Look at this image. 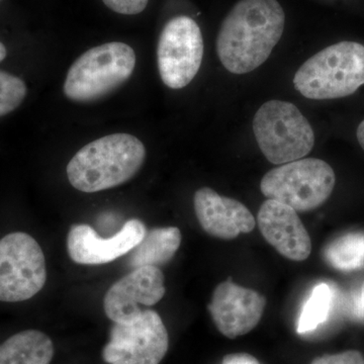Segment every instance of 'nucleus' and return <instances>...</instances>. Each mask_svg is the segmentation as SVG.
I'll return each instance as SVG.
<instances>
[{"instance_id":"f257e3e1","label":"nucleus","mask_w":364,"mask_h":364,"mask_svg":"<svg viewBox=\"0 0 364 364\" xmlns=\"http://www.w3.org/2000/svg\"><path fill=\"white\" fill-rule=\"evenodd\" d=\"M284 23L277 0H239L218 33L215 49L223 66L246 74L262 65L282 39Z\"/></svg>"},{"instance_id":"f03ea898","label":"nucleus","mask_w":364,"mask_h":364,"mask_svg":"<svg viewBox=\"0 0 364 364\" xmlns=\"http://www.w3.org/2000/svg\"><path fill=\"white\" fill-rule=\"evenodd\" d=\"M145 159V146L136 136L112 134L81 148L67 165V177L77 191L98 193L131 181Z\"/></svg>"},{"instance_id":"7ed1b4c3","label":"nucleus","mask_w":364,"mask_h":364,"mask_svg":"<svg viewBox=\"0 0 364 364\" xmlns=\"http://www.w3.org/2000/svg\"><path fill=\"white\" fill-rule=\"evenodd\" d=\"M364 85V46L337 43L311 57L294 77V85L310 100L348 97Z\"/></svg>"},{"instance_id":"20e7f679","label":"nucleus","mask_w":364,"mask_h":364,"mask_svg":"<svg viewBox=\"0 0 364 364\" xmlns=\"http://www.w3.org/2000/svg\"><path fill=\"white\" fill-rule=\"evenodd\" d=\"M135 66L136 53L124 43L91 48L69 68L64 93L73 102H95L127 82Z\"/></svg>"},{"instance_id":"39448f33","label":"nucleus","mask_w":364,"mask_h":364,"mask_svg":"<svg viewBox=\"0 0 364 364\" xmlns=\"http://www.w3.org/2000/svg\"><path fill=\"white\" fill-rule=\"evenodd\" d=\"M253 132L261 152L275 165L303 159L315 145L312 126L296 105L269 100L253 119Z\"/></svg>"},{"instance_id":"423d86ee","label":"nucleus","mask_w":364,"mask_h":364,"mask_svg":"<svg viewBox=\"0 0 364 364\" xmlns=\"http://www.w3.org/2000/svg\"><path fill=\"white\" fill-rule=\"evenodd\" d=\"M336 177L327 162L316 158L296 160L268 171L260 182L261 193L296 212H310L332 195Z\"/></svg>"},{"instance_id":"0eeeda50","label":"nucleus","mask_w":364,"mask_h":364,"mask_svg":"<svg viewBox=\"0 0 364 364\" xmlns=\"http://www.w3.org/2000/svg\"><path fill=\"white\" fill-rule=\"evenodd\" d=\"M46 280L44 252L31 235L16 232L0 240V301L32 299Z\"/></svg>"},{"instance_id":"6e6552de","label":"nucleus","mask_w":364,"mask_h":364,"mask_svg":"<svg viewBox=\"0 0 364 364\" xmlns=\"http://www.w3.org/2000/svg\"><path fill=\"white\" fill-rule=\"evenodd\" d=\"M203 57V39L200 26L188 16L167 21L160 33L157 63L160 77L172 90L188 86L196 77Z\"/></svg>"},{"instance_id":"1a4fd4ad","label":"nucleus","mask_w":364,"mask_h":364,"mask_svg":"<svg viewBox=\"0 0 364 364\" xmlns=\"http://www.w3.org/2000/svg\"><path fill=\"white\" fill-rule=\"evenodd\" d=\"M168 348V332L161 317L145 310L130 323H114L102 356L109 364H160Z\"/></svg>"},{"instance_id":"9d476101","label":"nucleus","mask_w":364,"mask_h":364,"mask_svg":"<svg viewBox=\"0 0 364 364\" xmlns=\"http://www.w3.org/2000/svg\"><path fill=\"white\" fill-rule=\"evenodd\" d=\"M164 275L156 267H142L117 280L104 299L105 315L117 324L136 320L143 313L141 306L156 305L166 293Z\"/></svg>"},{"instance_id":"9b49d317","label":"nucleus","mask_w":364,"mask_h":364,"mask_svg":"<svg viewBox=\"0 0 364 364\" xmlns=\"http://www.w3.org/2000/svg\"><path fill=\"white\" fill-rule=\"evenodd\" d=\"M265 306L262 294L229 279L215 287L208 309L217 329L227 338L235 339L259 324Z\"/></svg>"},{"instance_id":"f8f14e48","label":"nucleus","mask_w":364,"mask_h":364,"mask_svg":"<svg viewBox=\"0 0 364 364\" xmlns=\"http://www.w3.org/2000/svg\"><path fill=\"white\" fill-rule=\"evenodd\" d=\"M140 220H130L111 238H100L90 225H74L67 236V250L74 262L100 265L131 252L146 234Z\"/></svg>"},{"instance_id":"ddd939ff","label":"nucleus","mask_w":364,"mask_h":364,"mask_svg":"<svg viewBox=\"0 0 364 364\" xmlns=\"http://www.w3.org/2000/svg\"><path fill=\"white\" fill-rule=\"evenodd\" d=\"M262 236L275 250L293 261L308 259L312 242L298 212L277 200L262 203L257 215Z\"/></svg>"},{"instance_id":"4468645a","label":"nucleus","mask_w":364,"mask_h":364,"mask_svg":"<svg viewBox=\"0 0 364 364\" xmlns=\"http://www.w3.org/2000/svg\"><path fill=\"white\" fill-rule=\"evenodd\" d=\"M193 207L205 233L222 240H233L240 234L253 231L256 221L243 203L202 188L196 191Z\"/></svg>"},{"instance_id":"2eb2a0df","label":"nucleus","mask_w":364,"mask_h":364,"mask_svg":"<svg viewBox=\"0 0 364 364\" xmlns=\"http://www.w3.org/2000/svg\"><path fill=\"white\" fill-rule=\"evenodd\" d=\"M181 232L176 227L156 228L146 232L140 243L131 251L129 267H162L168 263L181 247Z\"/></svg>"},{"instance_id":"dca6fc26","label":"nucleus","mask_w":364,"mask_h":364,"mask_svg":"<svg viewBox=\"0 0 364 364\" xmlns=\"http://www.w3.org/2000/svg\"><path fill=\"white\" fill-rule=\"evenodd\" d=\"M54 344L44 332L26 330L0 344V364H50Z\"/></svg>"},{"instance_id":"f3484780","label":"nucleus","mask_w":364,"mask_h":364,"mask_svg":"<svg viewBox=\"0 0 364 364\" xmlns=\"http://www.w3.org/2000/svg\"><path fill=\"white\" fill-rule=\"evenodd\" d=\"M328 264L340 272H351L364 267V233H349L332 241L324 251Z\"/></svg>"},{"instance_id":"a211bd4d","label":"nucleus","mask_w":364,"mask_h":364,"mask_svg":"<svg viewBox=\"0 0 364 364\" xmlns=\"http://www.w3.org/2000/svg\"><path fill=\"white\" fill-rule=\"evenodd\" d=\"M333 301V291L329 284H320L314 287L310 298L304 306L299 316L298 332L299 334L313 331L326 322L329 317Z\"/></svg>"},{"instance_id":"6ab92c4d","label":"nucleus","mask_w":364,"mask_h":364,"mask_svg":"<svg viewBox=\"0 0 364 364\" xmlns=\"http://www.w3.org/2000/svg\"><path fill=\"white\" fill-rule=\"evenodd\" d=\"M28 95L26 78L16 71L0 67V119L20 109Z\"/></svg>"},{"instance_id":"aec40b11","label":"nucleus","mask_w":364,"mask_h":364,"mask_svg":"<svg viewBox=\"0 0 364 364\" xmlns=\"http://www.w3.org/2000/svg\"><path fill=\"white\" fill-rule=\"evenodd\" d=\"M114 13L123 16H136L143 13L149 0H102Z\"/></svg>"},{"instance_id":"412c9836","label":"nucleus","mask_w":364,"mask_h":364,"mask_svg":"<svg viewBox=\"0 0 364 364\" xmlns=\"http://www.w3.org/2000/svg\"><path fill=\"white\" fill-rule=\"evenodd\" d=\"M311 364H364V356L358 350H347L320 356Z\"/></svg>"},{"instance_id":"4be33fe9","label":"nucleus","mask_w":364,"mask_h":364,"mask_svg":"<svg viewBox=\"0 0 364 364\" xmlns=\"http://www.w3.org/2000/svg\"><path fill=\"white\" fill-rule=\"evenodd\" d=\"M222 364H260L257 359L248 353H233L225 356Z\"/></svg>"},{"instance_id":"5701e85b","label":"nucleus","mask_w":364,"mask_h":364,"mask_svg":"<svg viewBox=\"0 0 364 364\" xmlns=\"http://www.w3.org/2000/svg\"><path fill=\"white\" fill-rule=\"evenodd\" d=\"M358 140L364 150V121L361 122L358 129Z\"/></svg>"},{"instance_id":"b1692460","label":"nucleus","mask_w":364,"mask_h":364,"mask_svg":"<svg viewBox=\"0 0 364 364\" xmlns=\"http://www.w3.org/2000/svg\"><path fill=\"white\" fill-rule=\"evenodd\" d=\"M360 303H361V306H363V309L364 310V280H363V287H361Z\"/></svg>"},{"instance_id":"393cba45","label":"nucleus","mask_w":364,"mask_h":364,"mask_svg":"<svg viewBox=\"0 0 364 364\" xmlns=\"http://www.w3.org/2000/svg\"><path fill=\"white\" fill-rule=\"evenodd\" d=\"M4 1V0H0V2Z\"/></svg>"}]
</instances>
